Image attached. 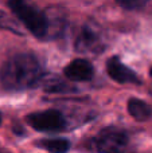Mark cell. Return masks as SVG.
Segmentation results:
<instances>
[{"label":"cell","instance_id":"cell-14","mask_svg":"<svg viewBox=\"0 0 152 153\" xmlns=\"http://www.w3.org/2000/svg\"><path fill=\"white\" fill-rule=\"evenodd\" d=\"M0 13H1V12H0Z\"/></svg>","mask_w":152,"mask_h":153},{"label":"cell","instance_id":"cell-4","mask_svg":"<svg viewBox=\"0 0 152 153\" xmlns=\"http://www.w3.org/2000/svg\"><path fill=\"white\" fill-rule=\"evenodd\" d=\"M27 122L39 132H59L66 126L63 114L54 109L30 114Z\"/></svg>","mask_w":152,"mask_h":153},{"label":"cell","instance_id":"cell-7","mask_svg":"<svg viewBox=\"0 0 152 153\" xmlns=\"http://www.w3.org/2000/svg\"><path fill=\"white\" fill-rule=\"evenodd\" d=\"M63 73L66 75V78L72 79V81L83 82L92 79L94 70L89 61H86V59H75V61H72L67 65Z\"/></svg>","mask_w":152,"mask_h":153},{"label":"cell","instance_id":"cell-8","mask_svg":"<svg viewBox=\"0 0 152 153\" xmlns=\"http://www.w3.org/2000/svg\"><path fill=\"white\" fill-rule=\"evenodd\" d=\"M128 111L133 118L139 120V121H145L151 117L152 109L147 102L137 98H131L128 101Z\"/></svg>","mask_w":152,"mask_h":153},{"label":"cell","instance_id":"cell-2","mask_svg":"<svg viewBox=\"0 0 152 153\" xmlns=\"http://www.w3.org/2000/svg\"><path fill=\"white\" fill-rule=\"evenodd\" d=\"M10 8L16 16L22 20V23L27 27L30 32L38 38H43L48 31V19L45 13L37 7L27 4L24 1H10Z\"/></svg>","mask_w":152,"mask_h":153},{"label":"cell","instance_id":"cell-10","mask_svg":"<svg viewBox=\"0 0 152 153\" xmlns=\"http://www.w3.org/2000/svg\"><path fill=\"white\" fill-rule=\"evenodd\" d=\"M118 4L124 8H129V10H135V8H140L145 4V1H140V0H128V1H118Z\"/></svg>","mask_w":152,"mask_h":153},{"label":"cell","instance_id":"cell-12","mask_svg":"<svg viewBox=\"0 0 152 153\" xmlns=\"http://www.w3.org/2000/svg\"><path fill=\"white\" fill-rule=\"evenodd\" d=\"M0 153H7V152H1V151H0Z\"/></svg>","mask_w":152,"mask_h":153},{"label":"cell","instance_id":"cell-5","mask_svg":"<svg viewBox=\"0 0 152 153\" xmlns=\"http://www.w3.org/2000/svg\"><path fill=\"white\" fill-rule=\"evenodd\" d=\"M75 48L80 53H100L104 48L101 34L97 28L85 24L75 40Z\"/></svg>","mask_w":152,"mask_h":153},{"label":"cell","instance_id":"cell-6","mask_svg":"<svg viewBox=\"0 0 152 153\" xmlns=\"http://www.w3.org/2000/svg\"><path fill=\"white\" fill-rule=\"evenodd\" d=\"M107 71L110 75V78L118 83H139L140 82L136 73L127 67L117 56H113L108 61Z\"/></svg>","mask_w":152,"mask_h":153},{"label":"cell","instance_id":"cell-11","mask_svg":"<svg viewBox=\"0 0 152 153\" xmlns=\"http://www.w3.org/2000/svg\"><path fill=\"white\" fill-rule=\"evenodd\" d=\"M0 124H1V116H0Z\"/></svg>","mask_w":152,"mask_h":153},{"label":"cell","instance_id":"cell-9","mask_svg":"<svg viewBox=\"0 0 152 153\" xmlns=\"http://www.w3.org/2000/svg\"><path fill=\"white\" fill-rule=\"evenodd\" d=\"M38 146L46 149L48 153H66L70 148V143L66 138H46L40 140Z\"/></svg>","mask_w":152,"mask_h":153},{"label":"cell","instance_id":"cell-1","mask_svg":"<svg viewBox=\"0 0 152 153\" xmlns=\"http://www.w3.org/2000/svg\"><path fill=\"white\" fill-rule=\"evenodd\" d=\"M42 79V67L31 54L11 56L0 70V81L7 90L20 91L34 87Z\"/></svg>","mask_w":152,"mask_h":153},{"label":"cell","instance_id":"cell-3","mask_svg":"<svg viewBox=\"0 0 152 153\" xmlns=\"http://www.w3.org/2000/svg\"><path fill=\"white\" fill-rule=\"evenodd\" d=\"M93 146L98 153H125L128 136L117 128H105L93 138Z\"/></svg>","mask_w":152,"mask_h":153},{"label":"cell","instance_id":"cell-13","mask_svg":"<svg viewBox=\"0 0 152 153\" xmlns=\"http://www.w3.org/2000/svg\"><path fill=\"white\" fill-rule=\"evenodd\" d=\"M151 75H152V69H151Z\"/></svg>","mask_w":152,"mask_h":153}]
</instances>
